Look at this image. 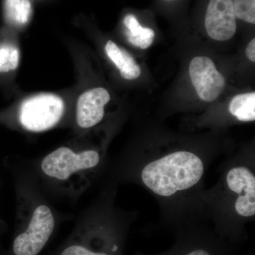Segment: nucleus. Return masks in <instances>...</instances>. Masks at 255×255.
<instances>
[{
    "label": "nucleus",
    "mask_w": 255,
    "mask_h": 255,
    "mask_svg": "<svg viewBox=\"0 0 255 255\" xmlns=\"http://www.w3.org/2000/svg\"><path fill=\"white\" fill-rule=\"evenodd\" d=\"M16 184V226L9 255H38L54 234L58 219L33 178L20 177Z\"/></svg>",
    "instance_id": "obj_1"
},
{
    "label": "nucleus",
    "mask_w": 255,
    "mask_h": 255,
    "mask_svg": "<svg viewBox=\"0 0 255 255\" xmlns=\"http://www.w3.org/2000/svg\"><path fill=\"white\" fill-rule=\"evenodd\" d=\"M101 160L100 151L93 147L63 145L41 159L38 174L55 190L78 197L88 187Z\"/></svg>",
    "instance_id": "obj_2"
},
{
    "label": "nucleus",
    "mask_w": 255,
    "mask_h": 255,
    "mask_svg": "<svg viewBox=\"0 0 255 255\" xmlns=\"http://www.w3.org/2000/svg\"><path fill=\"white\" fill-rule=\"evenodd\" d=\"M204 174L201 159L192 152L180 151L164 156L144 167L141 177L146 187L161 196H171L190 189Z\"/></svg>",
    "instance_id": "obj_3"
},
{
    "label": "nucleus",
    "mask_w": 255,
    "mask_h": 255,
    "mask_svg": "<svg viewBox=\"0 0 255 255\" xmlns=\"http://www.w3.org/2000/svg\"><path fill=\"white\" fill-rule=\"evenodd\" d=\"M119 251L112 233L86 215L53 255H118Z\"/></svg>",
    "instance_id": "obj_4"
},
{
    "label": "nucleus",
    "mask_w": 255,
    "mask_h": 255,
    "mask_svg": "<svg viewBox=\"0 0 255 255\" xmlns=\"http://www.w3.org/2000/svg\"><path fill=\"white\" fill-rule=\"evenodd\" d=\"M64 112L65 104L60 97L42 94L30 97L21 104L18 122L28 131H46L59 123Z\"/></svg>",
    "instance_id": "obj_5"
},
{
    "label": "nucleus",
    "mask_w": 255,
    "mask_h": 255,
    "mask_svg": "<svg viewBox=\"0 0 255 255\" xmlns=\"http://www.w3.org/2000/svg\"><path fill=\"white\" fill-rule=\"evenodd\" d=\"M189 75L198 95L204 102H214L224 90V77L208 57L193 58L189 65Z\"/></svg>",
    "instance_id": "obj_6"
},
{
    "label": "nucleus",
    "mask_w": 255,
    "mask_h": 255,
    "mask_svg": "<svg viewBox=\"0 0 255 255\" xmlns=\"http://www.w3.org/2000/svg\"><path fill=\"white\" fill-rule=\"evenodd\" d=\"M236 18L233 0H210L205 18L208 35L215 41L231 39L237 29Z\"/></svg>",
    "instance_id": "obj_7"
},
{
    "label": "nucleus",
    "mask_w": 255,
    "mask_h": 255,
    "mask_svg": "<svg viewBox=\"0 0 255 255\" xmlns=\"http://www.w3.org/2000/svg\"><path fill=\"white\" fill-rule=\"evenodd\" d=\"M227 184L231 190L237 193L236 211L240 216L250 217L255 214V177L245 167L231 169L227 175Z\"/></svg>",
    "instance_id": "obj_8"
},
{
    "label": "nucleus",
    "mask_w": 255,
    "mask_h": 255,
    "mask_svg": "<svg viewBox=\"0 0 255 255\" xmlns=\"http://www.w3.org/2000/svg\"><path fill=\"white\" fill-rule=\"evenodd\" d=\"M110 93L105 89L95 88L84 92L78 100L76 122L82 129L95 127L103 120L105 107L110 102Z\"/></svg>",
    "instance_id": "obj_9"
},
{
    "label": "nucleus",
    "mask_w": 255,
    "mask_h": 255,
    "mask_svg": "<svg viewBox=\"0 0 255 255\" xmlns=\"http://www.w3.org/2000/svg\"><path fill=\"white\" fill-rule=\"evenodd\" d=\"M105 51L119 69L122 78L129 80L139 78L141 73L140 66L127 50L119 48L114 42L109 41L106 45Z\"/></svg>",
    "instance_id": "obj_10"
},
{
    "label": "nucleus",
    "mask_w": 255,
    "mask_h": 255,
    "mask_svg": "<svg viewBox=\"0 0 255 255\" xmlns=\"http://www.w3.org/2000/svg\"><path fill=\"white\" fill-rule=\"evenodd\" d=\"M127 28L128 41L133 46L141 49H147L152 45L155 33L153 30L142 27L133 14H128L124 19Z\"/></svg>",
    "instance_id": "obj_11"
},
{
    "label": "nucleus",
    "mask_w": 255,
    "mask_h": 255,
    "mask_svg": "<svg viewBox=\"0 0 255 255\" xmlns=\"http://www.w3.org/2000/svg\"><path fill=\"white\" fill-rule=\"evenodd\" d=\"M31 12L32 6L29 0H5V18L12 26H24L29 21Z\"/></svg>",
    "instance_id": "obj_12"
},
{
    "label": "nucleus",
    "mask_w": 255,
    "mask_h": 255,
    "mask_svg": "<svg viewBox=\"0 0 255 255\" xmlns=\"http://www.w3.org/2000/svg\"><path fill=\"white\" fill-rule=\"evenodd\" d=\"M231 114L241 122L255 120V92L236 96L229 105Z\"/></svg>",
    "instance_id": "obj_13"
},
{
    "label": "nucleus",
    "mask_w": 255,
    "mask_h": 255,
    "mask_svg": "<svg viewBox=\"0 0 255 255\" xmlns=\"http://www.w3.org/2000/svg\"><path fill=\"white\" fill-rule=\"evenodd\" d=\"M19 63L18 48L9 45L0 46V73H8L17 68Z\"/></svg>",
    "instance_id": "obj_14"
},
{
    "label": "nucleus",
    "mask_w": 255,
    "mask_h": 255,
    "mask_svg": "<svg viewBox=\"0 0 255 255\" xmlns=\"http://www.w3.org/2000/svg\"><path fill=\"white\" fill-rule=\"evenodd\" d=\"M236 18L250 23H255V0H233Z\"/></svg>",
    "instance_id": "obj_15"
},
{
    "label": "nucleus",
    "mask_w": 255,
    "mask_h": 255,
    "mask_svg": "<svg viewBox=\"0 0 255 255\" xmlns=\"http://www.w3.org/2000/svg\"><path fill=\"white\" fill-rule=\"evenodd\" d=\"M246 55L248 59L255 62V39L251 40L246 48Z\"/></svg>",
    "instance_id": "obj_16"
},
{
    "label": "nucleus",
    "mask_w": 255,
    "mask_h": 255,
    "mask_svg": "<svg viewBox=\"0 0 255 255\" xmlns=\"http://www.w3.org/2000/svg\"><path fill=\"white\" fill-rule=\"evenodd\" d=\"M186 255H211L207 251L204 250H196L189 253V254Z\"/></svg>",
    "instance_id": "obj_17"
},
{
    "label": "nucleus",
    "mask_w": 255,
    "mask_h": 255,
    "mask_svg": "<svg viewBox=\"0 0 255 255\" xmlns=\"http://www.w3.org/2000/svg\"><path fill=\"white\" fill-rule=\"evenodd\" d=\"M1 227H2V226H1V221L0 220V232H1Z\"/></svg>",
    "instance_id": "obj_18"
}]
</instances>
